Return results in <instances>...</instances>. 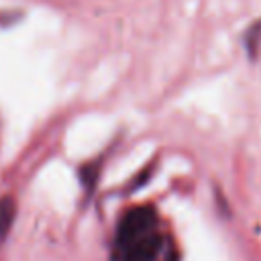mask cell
Masks as SVG:
<instances>
[{
	"label": "cell",
	"mask_w": 261,
	"mask_h": 261,
	"mask_svg": "<svg viewBox=\"0 0 261 261\" xmlns=\"http://www.w3.org/2000/svg\"><path fill=\"white\" fill-rule=\"evenodd\" d=\"M161 253L159 220L151 206L128 208L116 226L112 261H155Z\"/></svg>",
	"instance_id": "cell-1"
},
{
	"label": "cell",
	"mask_w": 261,
	"mask_h": 261,
	"mask_svg": "<svg viewBox=\"0 0 261 261\" xmlns=\"http://www.w3.org/2000/svg\"><path fill=\"white\" fill-rule=\"evenodd\" d=\"M14 216H16V206L14 200L10 196L0 198V241H4L14 224Z\"/></svg>",
	"instance_id": "cell-2"
},
{
	"label": "cell",
	"mask_w": 261,
	"mask_h": 261,
	"mask_svg": "<svg viewBox=\"0 0 261 261\" xmlns=\"http://www.w3.org/2000/svg\"><path fill=\"white\" fill-rule=\"evenodd\" d=\"M82 184H84V190L86 192H94V186H96V179L100 175V161H94V163H88L86 167H82Z\"/></svg>",
	"instance_id": "cell-3"
}]
</instances>
